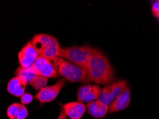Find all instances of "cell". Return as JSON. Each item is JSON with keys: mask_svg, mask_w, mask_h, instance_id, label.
Returning a JSON list of instances; mask_svg holds the SVG:
<instances>
[{"mask_svg": "<svg viewBox=\"0 0 159 119\" xmlns=\"http://www.w3.org/2000/svg\"><path fill=\"white\" fill-rule=\"evenodd\" d=\"M83 69L86 72L89 81L109 85L116 81L113 69L108 59L98 49Z\"/></svg>", "mask_w": 159, "mask_h": 119, "instance_id": "6da1fadb", "label": "cell"}, {"mask_svg": "<svg viewBox=\"0 0 159 119\" xmlns=\"http://www.w3.org/2000/svg\"><path fill=\"white\" fill-rule=\"evenodd\" d=\"M58 75L70 82L89 83L86 72L83 69L59 57L50 59Z\"/></svg>", "mask_w": 159, "mask_h": 119, "instance_id": "7a4b0ae2", "label": "cell"}, {"mask_svg": "<svg viewBox=\"0 0 159 119\" xmlns=\"http://www.w3.org/2000/svg\"><path fill=\"white\" fill-rule=\"evenodd\" d=\"M31 41L39 57L48 59L59 57L61 47L55 37L47 34H37L34 35Z\"/></svg>", "mask_w": 159, "mask_h": 119, "instance_id": "3957f363", "label": "cell"}, {"mask_svg": "<svg viewBox=\"0 0 159 119\" xmlns=\"http://www.w3.org/2000/svg\"><path fill=\"white\" fill-rule=\"evenodd\" d=\"M95 50L96 49L88 45L61 48L60 50L59 57L83 69L95 53Z\"/></svg>", "mask_w": 159, "mask_h": 119, "instance_id": "277c9868", "label": "cell"}, {"mask_svg": "<svg viewBox=\"0 0 159 119\" xmlns=\"http://www.w3.org/2000/svg\"><path fill=\"white\" fill-rule=\"evenodd\" d=\"M127 88V82L125 81L120 80L114 82L102 88L101 94L98 100L109 106L114 101V100Z\"/></svg>", "mask_w": 159, "mask_h": 119, "instance_id": "5b68a950", "label": "cell"}, {"mask_svg": "<svg viewBox=\"0 0 159 119\" xmlns=\"http://www.w3.org/2000/svg\"><path fill=\"white\" fill-rule=\"evenodd\" d=\"M65 84V79H60L54 85L46 86L45 88L39 91V92L34 96V98L40 103L41 105H43L45 103L52 102L57 98Z\"/></svg>", "mask_w": 159, "mask_h": 119, "instance_id": "8992f818", "label": "cell"}, {"mask_svg": "<svg viewBox=\"0 0 159 119\" xmlns=\"http://www.w3.org/2000/svg\"><path fill=\"white\" fill-rule=\"evenodd\" d=\"M32 71L37 76H41L45 78H56L58 74L50 59L45 57H38L35 62L30 66Z\"/></svg>", "mask_w": 159, "mask_h": 119, "instance_id": "52a82bcc", "label": "cell"}, {"mask_svg": "<svg viewBox=\"0 0 159 119\" xmlns=\"http://www.w3.org/2000/svg\"><path fill=\"white\" fill-rule=\"evenodd\" d=\"M38 57V53L32 45V41H29L18 53V59L20 66L22 68H30L35 62Z\"/></svg>", "mask_w": 159, "mask_h": 119, "instance_id": "ba28073f", "label": "cell"}, {"mask_svg": "<svg viewBox=\"0 0 159 119\" xmlns=\"http://www.w3.org/2000/svg\"><path fill=\"white\" fill-rule=\"evenodd\" d=\"M102 88L95 84H87L80 86L77 93L78 101L82 103H90L95 101L101 94Z\"/></svg>", "mask_w": 159, "mask_h": 119, "instance_id": "9c48e42d", "label": "cell"}, {"mask_svg": "<svg viewBox=\"0 0 159 119\" xmlns=\"http://www.w3.org/2000/svg\"><path fill=\"white\" fill-rule=\"evenodd\" d=\"M65 115L70 119H81L85 113L86 106L80 101H71L61 105Z\"/></svg>", "mask_w": 159, "mask_h": 119, "instance_id": "30bf717a", "label": "cell"}, {"mask_svg": "<svg viewBox=\"0 0 159 119\" xmlns=\"http://www.w3.org/2000/svg\"><path fill=\"white\" fill-rule=\"evenodd\" d=\"M27 81L25 77L17 76L13 77L9 81L7 90L9 94L15 97H21L25 93Z\"/></svg>", "mask_w": 159, "mask_h": 119, "instance_id": "8fae6325", "label": "cell"}, {"mask_svg": "<svg viewBox=\"0 0 159 119\" xmlns=\"http://www.w3.org/2000/svg\"><path fill=\"white\" fill-rule=\"evenodd\" d=\"M130 95H131L130 91L129 88H127L108 106L109 113H116L127 108L130 105Z\"/></svg>", "mask_w": 159, "mask_h": 119, "instance_id": "7c38bea8", "label": "cell"}, {"mask_svg": "<svg viewBox=\"0 0 159 119\" xmlns=\"http://www.w3.org/2000/svg\"><path fill=\"white\" fill-rule=\"evenodd\" d=\"M88 113L94 118H103L108 113V106L98 100L88 103L86 105Z\"/></svg>", "mask_w": 159, "mask_h": 119, "instance_id": "4fadbf2b", "label": "cell"}, {"mask_svg": "<svg viewBox=\"0 0 159 119\" xmlns=\"http://www.w3.org/2000/svg\"><path fill=\"white\" fill-rule=\"evenodd\" d=\"M28 115L27 107L19 103H13L7 109V116L9 119H26Z\"/></svg>", "mask_w": 159, "mask_h": 119, "instance_id": "5bb4252c", "label": "cell"}, {"mask_svg": "<svg viewBox=\"0 0 159 119\" xmlns=\"http://www.w3.org/2000/svg\"><path fill=\"white\" fill-rule=\"evenodd\" d=\"M15 75L16 76H21L25 77L27 81L28 84H30L32 79L34 78V76H37L32 72L30 67V68H22V67L21 66L18 67V68L16 69V71L15 72Z\"/></svg>", "mask_w": 159, "mask_h": 119, "instance_id": "9a60e30c", "label": "cell"}, {"mask_svg": "<svg viewBox=\"0 0 159 119\" xmlns=\"http://www.w3.org/2000/svg\"><path fill=\"white\" fill-rule=\"evenodd\" d=\"M48 79L45 77L41 76H35L34 78L32 79L30 85H31L35 90L40 91L43 88H45L47 84H48Z\"/></svg>", "mask_w": 159, "mask_h": 119, "instance_id": "2e32d148", "label": "cell"}, {"mask_svg": "<svg viewBox=\"0 0 159 119\" xmlns=\"http://www.w3.org/2000/svg\"><path fill=\"white\" fill-rule=\"evenodd\" d=\"M34 99V96H32L30 93H25L22 96L20 97V101L22 105L30 104Z\"/></svg>", "mask_w": 159, "mask_h": 119, "instance_id": "e0dca14e", "label": "cell"}, {"mask_svg": "<svg viewBox=\"0 0 159 119\" xmlns=\"http://www.w3.org/2000/svg\"><path fill=\"white\" fill-rule=\"evenodd\" d=\"M151 10L154 17L159 18V2H156L153 4Z\"/></svg>", "mask_w": 159, "mask_h": 119, "instance_id": "ac0fdd59", "label": "cell"}, {"mask_svg": "<svg viewBox=\"0 0 159 119\" xmlns=\"http://www.w3.org/2000/svg\"><path fill=\"white\" fill-rule=\"evenodd\" d=\"M66 118H67V116L65 115V112L63 111L62 109H61V110H60L59 116H58L57 119H66Z\"/></svg>", "mask_w": 159, "mask_h": 119, "instance_id": "d6986e66", "label": "cell"}]
</instances>
